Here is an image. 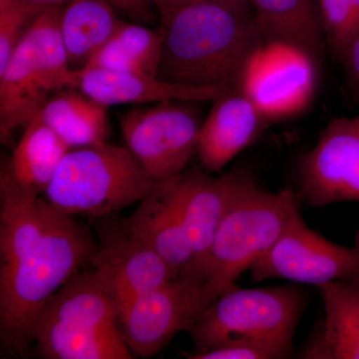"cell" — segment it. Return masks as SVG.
<instances>
[{
    "label": "cell",
    "mask_w": 359,
    "mask_h": 359,
    "mask_svg": "<svg viewBox=\"0 0 359 359\" xmlns=\"http://www.w3.org/2000/svg\"><path fill=\"white\" fill-rule=\"evenodd\" d=\"M97 241L84 224L0 171V341L26 355L33 323L71 276L90 266Z\"/></svg>",
    "instance_id": "obj_1"
},
{
    "label": "cell",
    "mask_w": 359,
    "mask_h": 359,
    "mask_svg": "<svg viewBox=\"0 0 359 359\" xmlns=\"http://www.w3.org/2000/svg\"><path fill=\"white\" fill-rule=\"evenodd\" d=\"M252 6L200 2L161 15L156 77L169 83L238 88L243 66L264 41Z\"/></svg>",
    "instance_id": "obj_2"
},
{
    "label": "cell",
    "mask_w": 359,
    "mask_h": 359,
    "mask_svg": "<svg viewBox=\"0 0 359 359\" xmlns=\"http://www.w3.org/2000/svg\"><path fill=\"white\" fill-rule=\"evenodd\" d=\"M46 359H131L112 295L95 269L79 271L45 302L32 328Z\"/></svg>",
    "instance_id": "obj_3"
},
{
    "label": "cell",
    "mask_w": 359,
    "mask_h": 359,
    "mask_svg": "<svg viewBox=\"0 0 359 359\" xmlns=\"http://www.w3.org/2000/svg\"><path fill=\"white\" fill-rule=\"evenodd\" d=\"M299 203V196L292 191L262 190L241 171L212 242L203 292L205 309L275 245Z\"/></svg>",
    "instance_id": "obj_4"
},
{
    "label": "cell",
    "mask_w": 359,
    "mask_h": 359,
    "mask_svg": "<svg viewBox=\"0 0 359 359\" xmlns=\"http://www.w3.org/2000/svg\"><path fill=\"white\" fill-rule=\"evenodd\" d=\"M62 11V6L42 11L0 70V138L4 144H11L13 132L39 114L51 92L77 87V70L70 67L61 34Z\"/></svg>",
    "instance_id": "obj_5"
},
{
    "label": "cell",
    "mask_w": 359,
    "mask_h": 359,
    "mask_svg": "<svg viewBox=\"0 0 359 359\" xmlns=\"http://www.w3.org/2000/svg\"><path fill=\"white\" fill-rule=\"evenodd\" d=\"M157 184L128 148L102 143L69 151L44 193L63 214L97 219L140 202Z\"/></svg>",
    "instance_id": "obj_6"
},
{
    "label": "cell",
    "mask_w": 359,
    "mask_h": 359,
    "mask_svg": "<svg viewBox=\"0 0 359 359\" xmlns=\"http://www.w3.org/2000/svg\"><path fill=\"white\" fill-rule=\"evenodd\" d=\"M304 304L301 290L292 285L263 289L233 285L204 309L189 332L195 344L194 353L238 340L292 346Z\"/></svg>",
    "instance_id": "obj_7"
},
{
    "label": "cell",
    "mask_w": 359,
    "mask_h": 359,
    "mask_svg": "<svg viewBox=\"0 0 359 359\" xmlns=\"http://www.w3.org/2000/svg\"><path fill=\"white\" fill-rule=\"evenodd\" d=\"M200 102L165 101L120 116L127 148L156 182L176 178L197 153Z\"/></svg>",
    "instance_id": "obj_8"
},
{
    "label": "cell",
    "mask_w": 359,
    "mask_h": 359,
    "mask_svg": "<svg viewBox=\"0 0 359 359\" xmlns=\"http://www.w3.org/2000/svg\"><path fill=\"white\" fill-rule=\"evenodd\" d=\"M237 87L269 123L302 112L316 87V57L283 41H264L250 53Z\"/></svg>",
    "instance_id": "obj_9"
},
{
    "label": "cell",
    "mask_w": 359,
    "mask_h": 359,
    "mask_svg": "<svg viewBox=\"0 0 359 359\" xmlns=\"http://www.w3.org/2000/svg\"><path fill=\"white\" fill-rule=\"evenodd\" d=\"M250 271L252 282L283 278L316 287L334 280L359 282V237L351 248L330 242L309 229L297 210L280 240Z\"/></svg>",
    "instance_id": "obj_10"
},
{
    "label": "cell",
    "mask_w": 359,
    "mask_h": 359,
    "mask_svg": "<svg viewBox=\"0 0 359 359\" xmlns=\"http://www.w3.org/2000/svg\"><path fill=\"white\" fill-rule=\"evenodd\" d=\"M203 292L202 283L177 278L122 308L120 327L132 354L151 358L179 332H190L205 309Z\"/></svg>",
    "instance_id": "obj_11"
},
{
    "label": "cell",
    "mask_w": 359,
    "mask_h": 359,
    "mask_svg": "<svg viewBox=\"0 0 359 359\" xmlns=\"http://www.w3.org/2000/svg\"><path fill=\"white\" fill-rule=\"evenodd\" d=\"M97 250L90 266L112 295L118 313L139 295L177 278L154 250L125 230L118 212L96 219Z\"/></svg>",
    "instance_id": "obj_12"
},
{
    "label": "cell",
    "mask_w": 359,
    "mask_h": 359,
    "mask_svg": "<svg viewBox=\"0 0 359 359\" xmlns=\"http://www.w3.org/2000/svg\"><path fill=\"white\" fill-rule=\"evenodd\" d=\"M299 182V197L308 205L359 202V115L330 123L302 158Z\"/></svg>",
    "instance_id": "obj_13"
},
{
    "label": "cell",
    "mask_w": 359,
    "mask_h": 359,
    "mask_svg": "<svg viewBox=\"0 0 359 359\" xmlns=\"http://www.w3.org/2000/svg\"><path fill=\"white\" fill-rule=\"evenodd\" d=\"M241 171L214 178L194 168L172 179V192L193 252L191 280L205 285L215 236L223 219Z\"/></svg>",
    "instance_id": "obj_14"
},
{
    "label": "cell",
    "mask_w": 359,
    "mask_h": 359,
    "mask_svg": "<svg viewBox=\"0 0 359 359\" xmlns=\"http://www.w3.org/2000/svg\"><path fill=\"white\" fill-rule=\"evenodd\" d=\"M201 128L197 154L208 173L219 172L254 143L269 122L238 88L214 101Z\"/></svg>",
    "instance_id": "obj_15"
},
{
    "label": "cell",
    "mask_w": 359,
    "mask_h": 359,
    "mask_svg": "<svg viewBox=\"0 0 359 359\" xmlns=\"http://www.w3.org/2000/svg\"><path fill=\"white\" fill-rule=\"evenodd\" d=\"M122 224L130 236L154 250L177 278L191 280L193 252L175 202L172 179L158 182Z\"/></svg>",
    "instance_id": "obj_16"
},
{
    "label": "cell",
    "mask_w": 359,
    "mask_h": 359,
    "mask_svg": "<svg viewBox=\"0 0 359 359\" xmlns=\"http://www.w3.org/2000/svg\"><path fill=\"white\" fill-rule=\"evenodd\" d=\"M77 88L82 93L109 106L118 104L160 103L165 101H215L236 88L196 87L169 83L155 76L102 69L77 70Z\"/></svg>",
    "instance_id": "obj_17"
},
{
    "label": "cell",
    "mask_w": 359,
    "mask_h": 359,
    "mask_svg": "<svg viewBox=\"0 0 359 359\" xmlns=\"http://www.w3.org/2000/svg\"><path fill=\"white\" fill-rule=\"evenodd\" d=\"M318 287L325 320L302 358L359 359V282L334 280Z\"/></svg>",
    "instance_id": "obj_18"
},
{
    "label": "cell",
    "mask_w": 359,
    "mask_h": 359,
    "mask_svg": "<svg viewBox=\"0 0 359 359\" xmlns=\"http://www.w3.org/2000/svg\"><path fill=\"white\" fill-rule=\"evenodd\" d=\"M70 151L40 112L25 126L11 159L4 161L14 181L28 192L44 193Z\"/></svg>",
    "instance_id": "obj_19"
},
{
    "label": "cell",
    "mask_w": 359,
    "mask_h": 359,
    "mask_svg": "<svg viewBox=\"0 0 359 359\" xmlns=\"http://www.w3.org/2000/svg\"><path fill=\"white\" fill-rule=\"evenodd\" d=\"M250 4L266 41L297 45L318 57L325 35L314 0H250Z\"/></svg>",
    "instance_id": "obj_20"
},
{
    "label": "cell",
    "mask_w": 359,
    "mask_h": 359,
    "mask_svg": "<svg viewBox=\"0 0 359 359\" xmlns=\"http://www.w3.org/2000/svg\"><path fill=\"white\" fill-rule=\"evenodd\" d=\"M107 108L83 93L61 92L45 103L40 115L70 149L83 148L106 143Z\"/></svg>",
    "instance_id": "obj_21"
},
{
    "label": "cell",
    "mask_w": 359,
    "mask_h": 359,
    "mask_svg": "<svg viewBox=\"0 0 359 359\" xmlns=\"http://www.w3.org/2000/svg\"><path fill=\"white\" fill-rule=\"evenodd\" d=\"M108 0H71L63 8L60 30L72 69L83 68L112 36L120 20Z\"/></svg>",
    "instance_id": "obj_22"
},
{
    "label": "cell",
    "mask_w": 359,
    "mask_h": 359,
    "mask_svg": "<svg viewBox=\"0 0 359 359\" xmlns=\"http://www.w3.org/2000/svg\"><path fill=\"white\" fill-rule=\"evenodd\" d=\"M160 30L119 21L112 36L90 57L83 68H102L155 76L159 65Z\"/></svg>",
    "instance_id": "obj_23"
},
{
    "label": "cell",
    "mask_w": 359,
    "mask_h": 359,
    "mask_svg": "<svg viewBox=\"0 0 359 359\" xmlns=\"http://www.w3.org/2000/svg\"><path fill=\"white\" fill-rule=\"evenodd\" d=\"M318 11L325 41L339 58L359 32V0H320Z\"/></svg>",
    "instance_id": "obj_24"
},
{
    "label": "cell",
    "mask_w": 359,
    "mask_h": 359,
    "mask_svg": "<svg viewBox=\"0 0 359 359\" xmlns=\"http://www.w3.org/2000/svg\"><path fill=\"white\" fill-rule=\"evenodd\" d=\"M46 8L23 0H0V70L6 67L33 21Z\"/></svg>",
    "instance_id": "obj_25"
},
{
    "label": "cell",
    "mask_w": 359,
    "mask_h": 359,
    "mask_svg": "<svg viewBox=\"0 0 359 359\" xmlns=\"http://www.w3.org/2000/svg\"><path fill=\"white\" fill-rule=\"evenodd\" d=\"M292 346L264 340H238L203 353H183L190 359H273L285 358Z\"/></svg>",
    "instance_id": "obj_26"
},
{
    "label": "cell",
    "mask_w": 359,
    "mask_h": 359,
    "mask_svg": "<svg viewBox=\"0 0 359 359\" xmlns=\"http://www.w3.org/2000/svg\"><path fill=\"white\" fill-rule=\"evenodd\" d=\"M115 9L126 14L137 23H151L154 20L153 0H108Z\"/></svg>",
    "instance_id": "obj_27"
},
{
    "label": "cell",
    "mask_w": 359,
    "mask_h": 359,
    "mask_svg": "<svg viewBox=\"0 0 359 359\" xmlns=\"http://www.w3.org/2000/svg\"><path fill=\"white\" fill-rule=\"evenodd\" d=\"M339 59L346 70L347 81L359 100V32L347 45Z\"/></svg>",
    "instance_id": "obj_28"
},
{
    "label": "cell",
    "mask_w": 359,
    "mask_h": 359,
    "mask_svg": "<svg viewBox=\"0 0 359 359\" xmlns=\"http://www.w3.org/2000/svg\"><path fill=\"white\" fill-rule=\"evenodd\" d=\"M200 2H211V4H226L233 6H249L250 0H153V4L157 7L160 15L188 6V4H200Z\"/></svg>",
    "instance_id": "obj_29"
},
{
    "label": "cell",
    "mask_w": 359,
    "mask_h": 359,
    "mask_svg": "<svg viewBox=\"0 0 359 359\" xmlns=\"http://www.w3.org/2000/svg\"><path fill=\"white\" fill-rule=\"evenodd\" d=\"M28 4H36V6L50 7L56 6H63L68 4L71 0H23Z\"/></svg>",
    "instance_id": "obj_30"
},
{
    "label": "cell",
    "mask_w": 359,
    "mask_h": 359,
    "mask_svg": "<svg viewBox=\"0 0 359 359\" xmlns=\"http://www.w3.org/2000/svg\"><path fill=\"white\" fill-rule=\"evenodd\" d=\"M358 237H359V235H358Z\"/></svg>",
    "instance_id": "obj_31"
}]
</instances>
